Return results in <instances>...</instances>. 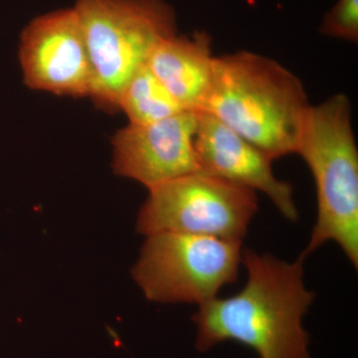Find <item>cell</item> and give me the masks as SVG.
<instances>
[{
	"instance_id": "cell-12",
	"label": "cell",
	"mask_w": 358,
	"mask_h": 358,
	"mask_svg": "<svg viewBox=\"0 0 358 358\" xmlns=\"http://www.w3.org/2000/svg\"><path fill=\"white\" fill-rule=\"evenodd\" d=\"M320 31L327 36L357 42L358 0H338L324 16Z\"/></svg>"
},
{
	"instance_id": "cell-11",
	"label": "cell",
	"mask_w": 358,
	"mask_h": 358,
	"mask_svg": "<svg viewBox=\"0 0 358 358\" xmlns=\"http://www.w3.org/2000/svg\"><path fill=\"white\" fill-rule=\"evenodd\" d=\"M117 110L129 124H148L185 112L148 65L143 66L122 90Z\"/></svg>"
},
{
	"instance_id": "cell-4",
	"label": "cell",
	"mask_w": 358,
	"mask_h": 358,
	"mask_svg": "<svg viewBox=\"0 0 358 358\" xmlns=\"http://www.w3.org/2000/svg\"><path fill=\"white\" fill-rule=\"evenodd\" d=\"M93 72L91 98L117 110L122 90L147 65L162 40L176 34L173 7L164 0H76Z\"/></svg>"
},
{
	"instance_id": "cell-10",
	"label": "cell",
	"mask_w": 358,
	"mask_h": 358,
	"mask_svg": "<svg viewBox=\"0 0 358 358\" xmlns=\"http://www.w3.org/2000/svg\"><path fill=\"white\" fill-rule=\"evenodd\" d=\"M214 58L208 33H176L155 46L147 65L183 110L199 112L210 88Z\"/></svg>"
},
{
	"instance_id": "cell-3",
	"label": "cell",
	"mask_w": 358,
	"mask_h": 358,
	"mask_svg": "<svg viewBox=\"0 0 358 358\" xmlns=\"http://www.w3.org/2000/svg\"><path fill=\"white\" fill-rule=\"evenodd\" d=\"M296 154L310 169L317 192V216L308 255L334 241L358 267V150L348 96L338 94L310 106Z\"/></svg>"
},
{
	"instance_id": "cell-1",
	"label": "cell",
	"mask_w": 358,
	"mask_h": 358,
	"mask_svg": "<svg viewBox=\"0 0 358 358\" xmlns=\"http://www.w3.org/2000/svg\"><path fill=\"white\" fill-rule=\"evenodd\" d=\"M303 262L243 249L247 282L234 296L199 306L195 348L206 352L224 341L249 346L260 358H312L303 317L315 298L303 282Z\"/></svg>"
},
{
	"instance_id": "cell-8",
	"label": "cell",
	"mask_w": 358,
	"mask_h": 358,
	"mask_svg": "<svg viewBox=\"0 0 358 358\" xmlns=\"http://www.w3.org/2000/svg\"><path fill=\"white\" fill-rule=\"evenodd\" d=\"M199 112L185 110L148 124H129L113 138V167L148 188L199 171L194 138Z\"/></svg>"
},
{
	"instance_id": "cell-6",
	"label": "cell",
	"mask_w": 358,
	"mask_h": 358,
	"mask_svg": "<svg viewBox=\"0 0 358 358\" xmlns=\"http://www.w3.org/2000/svg\"><path fill=\"white\" fill-rule=\"evenodd\" d=\"M257 211L254 190L196 171L150 189L136 229L243 242Z\"/></svg>"
},
{
	"instance_id": "cell-7",
	"label": "cell",
	"mask_w": 358,
	"mask_h": 358,
	"mask_svg": "<svg viewBox=\"0 0 358 358\" xmlns=\"http://www.w3.org/2000/svg\"><path fill=\"white\" fill-rule=\"evenodd\" d=\"M20 59L29 88L57 96H91L93 72L74 7L28 23L21 34Z\"/></svg>"
},
{
	"instance_id": "cell-2",
	"label": "cell",
	"mask_w": 358,
	"mask_h": 358,
	"mask_svg": "<svg viewBox=\"0 0 358 358\" xmlns=\"http://www.w3.org/2000/svg\"><path fill=\"white\" fill-rule=\"evenodd\" d=\"M296 75L273 59L240 51L214 58L201 109L273 160L296 154L310 108Z\"/></svg>"
},
{
	"instance_id": "cell-9",
	"label": "cell",
	"mask_w": 358,
	"mask_h": 358,
	"mask_svg": "<svg viewBox=\"0 0 358 358\" xmlns=\"http://www.w3.org/2000/svg\"><path fill=\"white\" fill-rule=\"evenodd\" d=\"M194 148L200 171L263 192L285 218L298 220L293 187L275 178L273 159L260 148L203 112H199Z\"/></svg>"
},
{
	"instance_id": "cell-5",
	"label": "cell",
	"mask_w": 358,
	"mask_h": 358,
	"mask_svg": "<svg viewBox=\"0 0 358 358\" xmlns=\"http://www.w3.org/2000/svg\"><path fill=\"white\" fill-rule=\"evenodd\" d=\"M242 253L241 241L157 233L147 236L131 275L148 300L200 306L236 282Z\"/></svg>"
}]
</instances>
